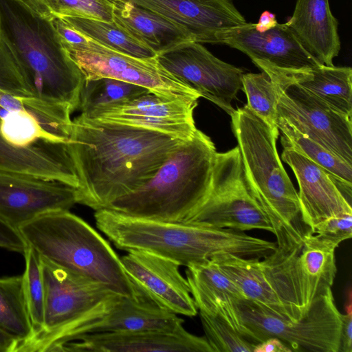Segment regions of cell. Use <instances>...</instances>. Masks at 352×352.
<instances>
[{"label": "cell", "mask_w": 352, "mask_h": 352, "mask_svg": "<svg viewBox=\"0 0 352 352\" xmlns=\"http://www.w3.org/2000/svg\"><path fill=\"white\" fill-rule=\"evenodd\" d=\"M182 142L80 114L72 120L69 144L79 180L78 204L107 208L150 180Z\"/></svg>", "instance_id": "6da1fadb"}, {"label": "cell", "mask_w": 352, "mask_h": 352, "mask_svg": "<svg viewBox=\"0 0 352 352\" xmlns=\"http://www.w3.org/2000/svg\"><path fill=\"white\" fill-rule=\"evenodd\" d=\"M68 105L0 89V170L78 188Z\"/></svg>", "instance_id": "7a4b0ae2"}, {"label": "cell", "mask_w": 352, "mask_h": 352, "mask_svg": "<svg viewBox=\"0 0 352 352\" xmlns=\"http://www.w3.org/2000/svg\"><path fill=\"white\" fill-rule=\"evenodd\" d=\"M94 218L117 248L148 252L186 267L218 254L262 258L276 250L274 242L230 228L137 218L109 209L96 210Z\"/></svg>", "instance_id": "3957f363"}, {"label": "cell", "mask_w": 352, "mask_h": 352, "mask_svg": "<svg viewBox=\"0 0 352 352\" xmlns=\"http://www.w3.org/2000/svg\"><path fill=\"white\" fill-rule=\"evenodd\" d=\"M230 116L249 188L276 238L274 252L287 254L313 233L303 221L298 192L278 154L279 134L245 106Z\"/></svg>", "instance_id": "277c9868"}, {"label": "cell", "mask_w": 352, "mask_h": 352, "mask_svg": "<svg viewBox=\"0 0 352 352\" xmlns=\"http://www.w3.org/2000/svg\"><path fill=\"white\" fill-rule=\"evenodd\" d=\"M0 32L13 51L31 94L77 109L84 76L52 22L17 0H0Z\"/></svg>", "instance_id": "5b68a950"}, {"label": "cell", "mask_w": 352, "mask_h": 352, "mask_svg": "<svg viewBox=\"0 0 352 352\" xmlns=\"http://www.w3.org/2000/svg\"><path fill=\"white\" fill-rule=\"evenodd\" d=\"M216 153L210 138L197 129L150 180L105 209L137 218L184 223L209 192Z\"/></svg>", "instance_id": "8992f818"}, {"label": "cell", "mask_w": 352, "mask_h": 352, "mask_svg": "<svg viewBox=\"0 0 352 352\" xmlns=\"http://www.w3.org/2000/svg\"><path fill=\"white\" fill-rule=\"evenodd\" d=\"M19 230L28 247L52 265L96 281L119 295L136 294L109 243L69 210L47 212Z\"/></svg>", "instance_id": "52a82bcc"}, {"label": "cell", "mask_w": 352, "mask_h": 352, "mask_svg": "<svg viewBox=\"0 0 352 352\" xmlns=\"http://www.w3.org/2000/svg\"><path fill=\"white\" fill-rule=\"evenodd\" d=\"M41 267L45 289L43 324L23 351H62L66 343L88 333L120 295L43 259Z\"/></svg>", "instance_id": "ba28073f"}, {"label": "cell", "mask_w": 352, "mask_h": 352, "mask_svg": "<svg viewBox=\"0 0 352 352\" xmlns=\"http://www.w3.org/2000/svg\"><path fill=\"white\" fill-rule=\"evenodd\" d=\"M336 249L310 234L287 254L263 257L265 270L296 321L331 288L337 272Z\"/></svg>", "instance_id": "9c48e42d"}, {"label": "cell", "mask_w": 352, "mask_h": 352, "mask_svg": "<svg viewBox=\"0 0 352 352\" xmlns=\"http://www.w3.org/2000/svg\"><path fill=\"white\" fill-rule=\"evenodd\" d=\"M240 231L273 229L249 188L239 146L215 155L211 186L199 207L184 222Z\"/></svg>", "instance_id": "30bf717a"}, {"label": "cell", "mask_w": 352, "mask_h": 352, "mask_svg": "<svg viewBox=\"0 0 352 352\" xmlns=\"http://www.w3.org/2000/svg\"><path fill=\"white\" fill-rule=\"evenodd\" d=\"M237 306L254 344L276 337L292 351L338 352L341 313L331 288L318 298L296 322L277 316L248 300H241Z\"/></svg>", "instance_id": "8fae6325"}, {"label": "cell", "mask_w": 352, "mask_h": 352, "mask_svg": "<svg viewBox=\"0 0 352 352\" xmlns=\"http://www.w3.org/2000/svg\"><path fill=\"white\" fill-rule=\"evenodd\" d=\"M62 44L85 80L114 78L144 87L166 98L198 104L199 94L165 69L157 56L135 57L87 36L80 43Z\"/></svg>", "instance_id": "7c38bea8"}, {"label": "cell", "mask_w": 352, "mask_h": 352, "mask_svg": "<svg viewBox=\"0 0 352 352\" xmlns=\"http://www.w3.org/2000/svg\"><path fill=\"white\" fill-rule=\"evenodd\" d=\"M274 82L277 114L298 131L352 164V121L292 82L286 74L266 65H257Z\"/></svg>", "instance_id": "4fadbf2b"}, {"label": "cell", "mask_w": 352, "mask_h": 352, "mask_svg": "<svg viewBox=\"0 0 352 352\" xmlns=\"http://www.w3.org/2000/svg\"><path fill=\"white\" fill-rule=\"evenodd\" d=\"M157 58L165 69L201 97L230 116L234 112L232 102L242 89V69L219 59L195 41L160 54Z\"/></svg>", "instance_id": "5bb4252c"}, {"label": "cell", "mask_w": 352, "mask_h": 352, "mask_svg": "<svg viewBox=\"0 0 352 352\" xmlns=\"http://www.w3.org/2000/svg\"><path fill=\"white\" fill-rule=\"evenodd\" d=\"M76 204L75 187L52 179L0 170V219L18 229L47 212L69 210Z\"/></svg>", "instance_id": "9a60e30c"}, {"label": "cell", "mask_w": 352, "mask_h": 352, "mask_svg": "<svg viewBox=\"0 0 352 352\" xmlns=\"http://www.w3.org/2000/svg\"><path fill=\"white\" fill-rule=\"evenodd\" d=\"M197 103L148 92L125 102L109 105L84 116L157 131L181 141L197 129L193 118Z\"/></svg>", "instance_id": "2e32d148"}, {"label": "cell", "mask_w": 352, "mask_h": 352, "mask_svg": "<svg viewBox=\"0 0 352 352\" xmlns=\"http://www.w3.org/2000/svg\"><path fill=\"white\" fill-rule=\"evenodd\" d=\"M217 43L225 44L248 55L255 65H266L283 71L315 67L321 63L302 45L286 25L258 32L253 23H245L217 35Z\"/></svg>", "instance_id": "e0dca14e"}, {"label": "cell", "mask_w": 352, "mask_h": 352, "mask_svg": "<svg viewBox=\"0 0 352 352\" xmlns=\"http://www.w3.org/2000/svg\"><path fill=\"white\" fill-rule=\"evenodd\" d=\"M127 252L120 261L135 287L176 314L188 317L197 314L188 281L180 273L177 263L143 250Z\"/></svg>", "instance_id": "ac0fdd59"}, {"label": "cell", "mask_w": 352, "mask_h": 352, "mask_svg": "<svg viewBox=\"0 0 352 352\" xmlns=\"http://www.w3.org/2000/svg\"><path fill=\"white\" fill-rule=\"evenodd\" d=\"M126 1L177 24L199 43H217L218 33L246 23L230 0Z\"/></svg>", "instance_id": "d6986e66"}, {"label": "cell", "mask_w": 352, "mask_h": 352, "mask_svg": "<svg viewBox=\"0 0 352 352\" xmlns=\"http://www.w3.org/2000/svg\"><path fill=\"white\" fill-rule=\"evenodd\" d=\"M62 351L214 352L205 336L184 326L172 331L104 332L82 335L66 343Z\"/></svg>", "instance_id": "ffe728a7"}, {"label": "cell", "mask_w": 352, "mask_h": 352, "mask_svg": "<svg viewBox=\"0 0 352 352\" xmlns=\"http://www.w3.org/2000/svg\"><path fill=\"white\" fill-rule=\"evenodd\" d=\"M281 158L290 166L298 181L302 217L312 233L322 221L333 216L352 213L351 204L322 167L289 148H283Z\"/></svg>", "instance_id": "44dd1931"}, {"label": "cell", "mask_w": 352, "mask_h": 352, "mask_svg": "<svg viewBox=\"0 0 352 352\" xmlns=\"http://www.w3.org/2000/svg\"><path fill=\"white\" fill-rule=\"evenodd\" d=\"M186 267V280L197 309L219 318L253 342L238 309L237 303L246 300L239 287L212 258Z\"/></svg>", "instance_id": "7402d4cb"}, {"label": "cell", "mask_w": 352, "mask_h": 352, "mask_svg": "<svg viewBox=\"0 0 352 352\" xmlns=\"http://www.w3.org/2000/svg\"><path fill=\"white\" fill-rule=\"evenodd\" d=\"M135 288L137 292L133 297L119 296L109 311L93 324L88 333L172 331L183 327L184 321L177 314L162 307Z\"/></svg>", "instance_id": "603a6c76"}, {"label": "cell", "mask_w": 352, "mask_h": 352, "mask_svg": "<svg viewBox=\"0 0 352 352\" xmlns=\"http://www.w3.org/2000/svg\"><path fill=\"white\" fill-rule=\"evenodd\" d=\"M285 23L316 60L333 65L341 43L338 20L331 13L329 0H297L294 13Z\"/></svg>", "instance_id": "cb8c5ba5"}, {"label": "cell", "mask_w": 352, "mask_h": 352, "mask_svg": "<svg viewBox=\"0 0 352 352\" xmlns=\"http://www.w3.org/2000/svg\"><path fill=\"white\" fill-rule=\"evenodd\" d=\"M210 258L239 287L246 300L277 316L296 322L278 294L260 257L248 258L223 254Z\"/></svg>", "instance_id": "d4e9b609"}, {"label": "cell", "mask_w": 352, "mask_h": 352, "mask_svg": "<svg viewBox=\"0 0 352 352\" xmlns=\"http://www.w3.org/2000/svg\"><path fill=\"white\" fill-rule=\"evenodd\" d=\"M113 21L150 47L157 56L182 44L195 41L181 26L126 0H120L117 3Z\"/></svg>", "instance_id": "484cf974"}, {"label": "cell", "mask_w": 352, "mask_h": 352, "mask_svg": "<svg viewBox=\"0 0 352 352\" xmlns=\"http://www.w3.org/2000/svg\"><path fill=\"white\" fill-rule=\"evenodd\" d=\"M283 72L292 82L335 111L352 118V69L350 67L321 64L307 69Z\"/></svg>", "instance_id": "4316f807"}, {"label": "cell", "mask_w": 352, "mask_h": 352, "mask_svg": "<svg viewBox=\"0 0 352 352\" xmlns=\"http://www.w3.org/2000/svg\"><path fill=\"white\" fill-rule=\"evenodd\" d=\"M0 332L16 342V351H23L34 336L23 276L0 278Z\"/></svg>", "instance_id": "83f0119b"}, {"label": "cell", "mask_w": 352, "mask_h": 352, "mask_svg": "<svg viewBox=\"0 0 352 352\" xmlns=\"http://www.w3.org/2000/svg\"><path fill=\"white\" fill-rule=\"evenodd\" d=\"M69 26L107 47L138 58H151L157 54L120 25L113 21L65 16L60 17Z\"/></svg>", "instance_id": "f1b7e54d"}, {"label": "cell", "mask_w": 352, "mask_h": 352, "mask_svg": "<svg viewBox=\"0 0 352 352\" xmlns=\"http://www.w3.org/2000/svg\"><path fill=\"white\" fill-rule=\"evenodd\" d=\"M277 127L282 134L280 142L283 148L294 150L307 157L322 167L332 179L352 183V164L298 131L281 117H277Z\"/></svg>", "instance_id": "f546056e"}, {"label": "cell", "mask_w": 352, "mask_h": 352, "mask_svg": "<svg viewBox=\"0 0 352 352\" xmlns=\"http://www.w3.org/2000/svg\"><path fill=\"white\" fill-rule=\"evenodd\" d=\"M151 92L148 89L130 82L110 78L84 79L77 109L80 114L115 104L125 102Z\"/></svg>", "instance_id": "4dcf8cb0"}, {"label": "cell", "mask_w": 352, "mask_h": 352, "mask_svg": "<svg viewBox=\"0 0 352 352\" xmlns=\"http://www.w3.org/2000/svg\"><path fill=\"white\" fill-rule=\"evenodd\" d=\"M39 16L52 20L65 16L113 21L120 0H17Z\"/></svg>", "instance_id": "1f68e13d"}, {"label": "cell", "mask_w": 352, "mask_h": 352, "mask_svg": "<svg viewBox=\"0 0 352 352\" xmlns=\"http://www.w3.org/2000/svg\"><path fill=\"white\" fill-rule=\"evenodd\" d=\"M242 89L246 95L245 106L279 134L277 127V93L271 77L265 72L246 73L242 76Z\"/></svg>", "instance_id": "d6a6232c"}, {"label": "cell", "mask_w": 352, "mask_h": 352, "mask_svg": "<svg viewBox=\"0 0 352 352\" xmlns=\"http://www.w3.org/2000/svg\"><path fill=\"white\" fill-rule=\"evenodd\" d=\"M24 256L25 268L22 275L23 291L35 336L42 329L44 316L45 289L41 259L30 247Z\"/></svg>", "instance_id": "836d02e7"}, {"label": "cell", "mask_w": 352, "mask_h": 352, "mask_svg": "<svg viewBox=\"0 0 352 352\" xmlns=\"http://www.w3.org/2000/svg\"><path fill=\"white\" fill-rule=\"evenodd\" d=\"M205 337L214 352H253L255 344L219 318L199 311Z\"/></svg>", "instance_id": "e575fe53"}, {"label": "cell", "mask_w": 352, "mask_h": 352, "mask_svg": "<svg viewBox=\"0 0 352 352\" xmlns=\"http://www.w3.org/2000/svg\"><path fill=\"white\" fill-rule=\"evenodd\" d=\"M0 89L18 95H32L25 83L13 51L1 34L0 36Z\"/></svg>", "instance_id": "d590c367"}, {"label": "cell", "mask_w": 352, "mask_h": 352, "mask_svg": "<svg viewBox=\"0 0 352 352\" xmlns=\"http://www.w3.org/2000/svg\"><path fill=\"white\" fill-rule=\"evenodd\" d=\"M320 241L337 248L352 236V213L331 217L318 223L313 231Z\"/></svg>", "instance_id": "8d00e7d4"}, {"label": "cell", "mask_w": 352, "mask_h": 352, "mask_svg": "<svg viewBox=\"0 0 352 352\" xmlns=\"http://www.w3.org/2000/svg\"><path fill=\"white\" fill-rule=\"evenodd\" d=\"M0 248L24 255L28 245L19 230L0 219Z\"/></svg>", "instance_id": "74e56055"}, {"label": "cell", "mask_w": 352, "mask_h": 352, "mask_svg": "<svg viewBox=\"0 0 352 352\" xmlns=\"http://www.w3.org/2000/svg\"><path fill=\"white\" fill-rule=\"evenodd\" d=\"M346 313L341 314V328L338 352H352V304L349 293Z\"/></svg>", "instance_id": "f35d334b"}, {"label": "cell", "mask_w": 352, "mask_h": 352, "mask_svg": "<svg viewBox=\"0 0 352 352\" xmlns=\"http://www.w3.org/2000/svg\"><path fill=\"white\" fill-rule=\"evenodd\" d=\"M292 350L280 339L276 337L266 338L254 345L253 352H291Z\"/></svg>", "instance_id": "ab89813d"}, {"label": "cell", "mask_w": 352, "mask_h": 352, "mask_svg": "<svg viewBox=\"0 0 352 352\" xmlns=\"http://www.w3.org/2000/svg\"><path fill=\"white\" fill-rule=\"evenodd\" d=\"M278 23L276 15L270 11L265 10L261 14L258 22L254 24L255 29L262 32L274 28Z\"/></svg>", "instance_id": "60d3db41"}, {"label": "cell", "mask_w": 352, "mask_h": 352, "mask_svg": "<svg viewBox=\"0 0 352 352\" xmlns=\"http://www.w3.org/2000/svg\"><path fill=\"white\" fill-rule=\"evenodd\" d=\"M16 350V342L0 332V352H14Z\"/></svg>", "instance_id": "b9f144b4"}, {"label": "cell", "mask_w": 352, "mask_h": 352, "mask_svg": "<svg viewBox=\"0 0 352 352\" xmlns=\"http://www.w3.org/2000/svg\"><path fill=\"white\" fill-rule=\"evenodd\" d=\"M0 36H1V34H0Z\"/></svg>", "instance_id": "7bdbcfd3"}]
</instances>
